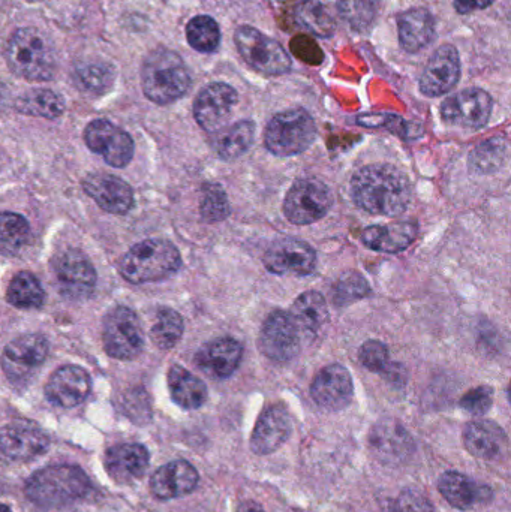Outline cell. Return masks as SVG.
I'll list each match as a JSON object with an SVG mask.
<instances>
[{
    "instance_id": "30",
    "label": "cell",
    "mask_w": 511,
    "mask_h": 512,
    "mask_svg": "<svg viewBox=\"0 0 511 512\" xmlns=\"http://www.w3.org/2000/svg\"><path fill=\"white\" fill-rule=\"evenodd\" d=\"M255 138V125L251 120H240L219 129L210 140L213 152L224 161H234L251 149Z\"/></svg>"
},
{
    "instance_id": "27",
    "label": "cell",
    "mask_w": 511,
    "mask_h": 512,
    "mask_svg": "<svg viewBox=\"0 0 511 512\" xmlns=\"http://www.w3.org/2000/svg\"><path fill=\"white\" fill-rule=\"evenodd\" d=\"M416 222H395L389 225H372L362 233V242L366 248L383 254H399L410 248L416 240Z\"/></svg>"
},
{
    "instance_id": "35",
    "label": "cell",
    "mask_w": 511,
    "mask_h": 512,
    "mask_svg": "<svg viewBox=\"0 0 511 512\" xmlns=\"http://www.w3.org/2000/svg\"><path fill=\"white\" fill-rule=\"evenodd\" d=\"M6 300L18 309H38L44 304L45 291L38 277L29 271H20L9 283Z\"/></svg>"
},
{
    "instance_id": "17",
    "label": "cell",
    "mask_w": 511,
    "mask_h": 512,
    "mask_svg": "<svg viewBox=\"0 0 511 512\" xmlns=\"http://www.w3.org/2000/svg\"><path fill=\"white\" fill-rule=\"evenodd\" d=\"M461 78V59L453 45H443L435 50L420 77V92L429 98L449 93Z\"/></svg>"
},
{
    "instance_id": "49",
    "label": "cell",
    "mask_w": 511,
    "mask_h": 512,
    "mask_svg": "<svg viewBox=\"0 0 511 512\" xmlns=\"http://www.w3.org/2000/svg\"><path fill=\"white\" fill-rule=\"evenodd\" d=\"M237 512H264V510L258 502L248 501L243 502V504L237 508Z\"/></svg>"
},
{
    "instance_id": "2",
    "label": "cell",
    "mask_w": 511,
    "mask_h": 512,
    "mask_svg": "<svg viewBox=\"0 0 511 512\" xmlns=\"http://www.w3.org/2000/svg\"><path fill=\"white\" fill-rule=\"evenodd\" d=\"M192 86L188 66L176 51L156 48L141 66V87L147 99L168 105L183 98Z\"/></svg>"
},
{
    "instance_id": "6",
    "label": "cell",
    "mask_w": 511,
    "mask_h": 512,
    "mask_svg": "<svg viewBox=\"0 0 511 512\" xmlns=\"http://www.w3.org/2000/svg\"><path fill=\"white\" fill-rule=\"evenodd\" d=\"M317 125L303 108L282 111L272 117L264 131L267 150L279 158L300 155L314 144Z\"/></svg>"
},
{
    "instance_id": "16",
    "label": "cell",
    "mask_w": 511,
    "mask_h": 512,
    "mask_svg": "<svg viewBox=\"0 0 511 512\" xmlns=\"http://www.w3.org/2000/svg\"><path fill=\"white\" fill-rule=\"evenodd\" d=\"M264 265L270 273L284 276H308L315 270L317 254L308 243L297 239H284L273 243L263 258Z\"/></svg>"
},
{
    "instance_id": "21",
    "label": "cell",
    "mask_w": 511,
    "mask_h": 512,
    "mask_svg": "<svg viewBox=\"0 0 511 512\" xmlns=\"http://www.w3.org/2000/svg\"><path fill=\"white\" fill-rule=\"evenodd\" d=\"M293 420L284 405H272L264 409L255 424L251 438V450L258 456L275 453L290 438Z\"/></svg>"
},
{
    "instance_id": "47",
    "label": "cell",
    "mask_w": 511,
    "mask_h": 512,
    "mask_svg": "<svg viewBox=\"0 0 511 512\" xmlns=\"http://www.w3.org/2000/svg\"><path fill=\"white\" fill-rule=\"evenodd\" d=\"M492 402H494V391L491 387L483 385L468 391L461 399V406L468 414L482 417L491 409Z\"/></svg>"
},
{
    "instance_id": "25",
    "label": "cell",
    "mask_w": 511,
    "mask_h": 512,
    "mask_svg": "<svg viewBox=\"0 0 511 512\" xmlns=\"http://www.w3.org/2000/svg\"><path fill=\"white\" fill-rule=\"evenodd\" d=\"M198 477L197 469L185 460H176V462L167 463L159 468L153 474L150 480V490L156 498L161 501H170V499L182 498L194 492L197 487Z\"/></svg>"
},
{
    "instance_id": "18",
    "label": "cell",
    "mask_w": 511,
    "mask_h": 512,
    "mask_svg": "<svg viewBox=\"0 0 511 512\" xmlns=\"http://www.w3.org/2000/svg\"><path fill=\"white\" fill-rule=\"evenodd\" d=\"M311 396L327 411H341L350 405L354 396L351 373L341 364H329L320 370L311 385Z\"/></svg>"
},
{
    "instance_id": "44",
    "label": "cell",
    "mask_w": 511,
    "mask_h": 512,
    "mask_svg": "<svg viewBox=\"0 0 511 512\" xmlns=\"http://www.w3.org/2000/svg\"><path fill=\"white\" fill-rule=\"evenodd\" d=\"M368 282L359 273H348L339 280L335 288V303L338 306H348L354 301L362 300L369 295Z\"/></svg>"
},
{
    "instance_id": "22",
    "label": "cell",
    "mask_w": 511,
    "mask_h": 512,
    "mask_svg": "<svg viewBox=\"0 0 511 512\" xmlns=\"http://www.w3.org/2000/svg\"><path fill=\"white\" fill-rule=\"evenodd\" d=\"M90 388L92 381L83 367L63 366L48 379L45 397L60 408H75L87 399Z\"/></svg>"
},
{
    "instance_id": "24",
    "label": "cell",
    "mask_w": 511,
    "mask_h": 512,
    "mask_svg": "<svg viewBox=\"0 0 511 512\" xmlns=\"http://www.w3.org/2000/svg\"><path fill=\"white\" fill-rule=\"evenodd\" d=\"M464 444L474 457L486 462L501 460L509 451L506 432L489 420L471 421L465 429Z\"/></svg>"
},
{
    "instance_id": "46",
    "label": "cell",
    "mask_w": 511,
    "mask_h": 512,
    "mask_svg": "<svg viewBox=\"0 0 511 512\" xmlns=\"http://www.w3.org/2000/svg\"><path fill=\"white\" fill-rule=\"evenodd\" d=\"M360 361L371 372H384L389 367V349L378 340H369L360 348Z\"/></svg>"
},
{
    "instance_id": "32",
    "label": "cell",
    "mask_w": 511,
    "mask_h": 512,
    "mask_svg": "<svg viewBox=\"0 0 511 512\" xmlns=\"http://www.w3.org/2000/svg\"><path fill=\"white\" fill-rule=\"evenodd\" d=\"M168 388H170L171 399L180 408L194 411L206 403V384L179 364H174L168 370Z\"/></svg>"
},
{
    "instance_id": "50",
    "label": "cell",
    "mask_w": 511,
    "mask_h": 512,
    "mask_svg": "<svg viewBox=\"0 0 511 512\" xmlns=\"http://www.w3.org/2000/svg\"><path fill=\"white\" fill-rule=\"evenodd\" d=\"M0 512H12L11 508L6 507V505H0Z\"/></svg>"
},
{
    "instance_id": "14",
    "label": "cell",
    "mask_w": 511,
    "mask_h": 512,
    "mask_svg": "<svg viewBox=\"0 0 511 512\" xmlns=\"http://www.w3.org/2000/svg\"><path fill=\"white\" fill-rule=\"evenodd\" d=\"M239 101L236 89L230 84L213 83L198 93L194 102V117L201 129L215 134L227 126Z\"/></svg>"
},
{
    "instance_id": "31",
    "label": "cell",
    "mask_w": 511,
    "mask_h": 512,
    "mask_svg": "<svg viewBox=\"0 0 511 512\" xmlns=\"http://www.w3.org/2000/svg\"><path fill=\"white\" fill-rule=\"evenodd\" d=\"M443 498L456 510H473L480 501L485 499L489 489L479 486L476 481L461 472H446L438 483Z\"/></svg>"
},
{
    "instance_id": "37",
    "label": "cell",
    "mask_w": 511,
    "mask_h": 512,
    "mask_svg": "<svg viewBox=\"0 0 511 512\" xmlns=\"http://www.w3.org/2000/svg\"><path fill=\"white\" fill-rule=\"evenodd\" d=\"M75 83L81 90L93 95H104L113 87L116 71L107 62H90L78 65L74 72Z\"/></svg>"
},
{
    "instance_id": "19",
    "label": "cell",
    "mask_w": 511,
    "mask_h": 512,
    "mask_svg": "<svg viewBox=\"0 0 511 512\" xmlns=\"http://www.w3.org/2000/svg\"><path fill=\"white\" fill-rule=\"evenodd\" d=\"M48 447V436L30 421H12L0 430V453L8 459L24 462L45 453Z\"/></svg>"
},
{
    "instance_id": "15",
    "label": "cell",
    "mask_w": 511,
    "mask_h": 512,
    "mask_svg": "<svg viewBox=\"0 0 511 512\" xmlns=\"http://www.w3.org/2000/svg\"><path fill=\"white\" fill-rule=\"evenodd\" d=\"M48 357V342L42 334H23L6 345L2 366L11 381L30 378Z\"/></svg>"
},
{
    "instance_id": "39",
    "label": "cell",
    "mask_w": 511,
    "mask_h": 512,
    "mask_svg": "<svg viewBox=\"0 0 511 512\" xmlns=\"http://www.w3.org/2000/svg\"><path fill=\"white\" fill-rule=\"evenodd\" d=\"M183 330H185V324H183L180 313L164 307L156 315L155 324L150 330V337L159 349L168 351V349H173L182 339Z\"/></svg>"
},
{
    "instance_id": "1",
    "label": "cell",
    "mask_w": 511,
    "mask_h": 512,
    "mask_svg": "<svg viewBox=\"0 0 511 512\" xmlns=\"http://www.w3.org/2000/svg\"><path fill=\"white\" fill-rule=\"evenodd\" d=\"M351 195L359 209L371 215L401 216L413 197L410 180L389 164L363 167L351 180Z\"/></svg>"
},
{
    "instance_id": "9",
    "label": "cell",
    "mask_w": 511,
    "mask_h": 512,
    "mask_svg": "<svg viewBox=\"0 0 511 512\" xmlns=\"http://www.w3.org/2000/svg\"><path fill=\"white\" fill-rule=\"evenodd\" d=\"M333 206V195L320 180L302 179L294 182L284 201V215L294 225L321 221Z\"/></svg>"
},
{
    "instance_id": "41",
    "label": "cell",
    "mask_w": 511,
    "mask_h": 512,
    "mask_svg": "<svg viewBox=\"0 0 511 512\" xmlns=\"http://www.w3.org/2000/svg\"><path fill=\"white\" fill-rule=\"evenodd\" d=\"M294 17L299 21L300 26L315 35L327 38L335 32V21L332 15L317 0H306L302 5L297 6Z\"/></svg>"
},
{
    "instance_id": "48",
    "label": "cell",
    "mask_w": 511,
    "mask_h": 512,
    "mask_svg": "<svg viewBox=\"0 0 511 512\" xmlns=\"http://www.w3.org/2000/svg\"><path fill=\"white\" fill-rule=\"evenodd\" d=\"M495 0H455V9L459 14H471V12L486 9L494 3Z\"/></svg>"
},
{
    "instance_id": "33",
    "label": "cell",
    "mask_w": 511,
    "mask_h": 512,
    "mask_svg": "<svg viewBox=\"0 0 511 512\" xmlns=\"http://www.w3.org/2000/svg\"><path fill=\"white\" fill-rule=\"evenodd\" d=\"M371 445L375 453L386 462H402L410 454V448H413L410 436L395 421L378 424L372 430Z\"/></svg>"
},
{
    "instance_id": "40",
    "label": "cell",
    "mask_w": 511,
    "mask_h": 512,
    "mask_svg": "<svg viewBox=\"0 0 511 512\" xmlns=\"http://www.w3.org/2000/svg\"><path fill=\"white\" fill-rule=\"evenodd\" d=\"M186 39L195 51L213 53L221 44V29L209 15H197L186 26Z\"/></svg>"
},
{
    "instance_id": "45",
    "label": "cell",
    "mask_w": 511,
    "mask_h": 512,
    "mask_svg": "<svg viewBox=\"0 0 511 512\" xmlns=\"http://www.w3.org/2000/svg\"><path fill=\"white\" fill-rule=\"evenodd\" d=\"M387 512H435L429 499L419 490L408 489L389 502Z\"/></svg>"
},
{
    "instance_id": "28",
    "label": "cell",
    "mask_w": 511,
    "mask_h": 512,
    "mask_svg": "<svg viewBox=\"0 0 511 512\" xmlns=\"http://www.w3.org/2000/svg\"><path fill=\"white\" fill-rule=\"evenodd\" d=\"M399 44L407 53H419L435 38L437 23L425 8H413L398 20Z\"/></svg>"
},
{
    "instance_id": "42",
    "label": "cell",
    "mask_w": 511,
    "mask_h": 512,
    "mask_svg": "<svg viewBox=\"0 0 511 512\" xmlns=\"http://www.w3.org/2000/svg\"><path fill=\"white\" fill-rule=\"evenodd\" d=\"M339 14L354 30L368 29L377 17V0H339Z\"/></svg>"
},
{
    "instance_id": "20",
    "label": "cell",
    "mask_w": 511,
    "mask_h": 512,
    "mask_svg": "<svg viewBox=\"0 0 511 512\" xmlns=\"http://www.w3.org/2000/svg\"><path fill=\"white\" fill-rule=\"evenodd\" d=\"M83 189L102 210L111 215H126L134 206L131 186L113 174H89L84 177Z\"/></svg>"
},
{
    "instance_id": "36",
    "label": "cell",
    "mask_w": 511,
    "mask_h": 512,
    "mask_svg": "<svg viewBox=\"0 0 511 512\" xmlns=\"http://www.w3.org/2000/svg\"><path fill=\"white\" fill-rule=\"evenodd\" d=\"M507 158H509L507 141L503 137H494L479 144L471 152L468 165L473 173L492 174L506 165Z\"/></svg>"
},
{
    "instance_id": "13",
    "label": "cell",
    "mask_w": 511,
    "mask_h": 512,
    "mask_svg": "<svg viewBox=\"0 0 511 512\" xmlns=\"http://www.w3.org/2000/svg\"><path fill=\"white\" fill-rule=\"evenodd\" d=\"M54 274L60 294L69 300H84L96 286V271L86 255L69 249L53 261Z\"/></svg>"
},
{
    "instance_id": "7",
    "label": "cell",
    "mask_w": 511,
    "mask_h": 512,
    "mask_svg": "<svg viewBox=\"0 0 511 512\" xmlns=\"http://www.w3.org/2000/svg\"><path fill=\"white\" fill-rule=\"evenodd\" d=\"M237 50L255 71L266 75H282L290 72L291 57L275 39L264 35L251 26H240L234 33Z\"/></svg>"
},
{
    "instance_id": "3",
    "label": "cell",
    "mask_w": 511,
    "mask_h": 512,
    "mask_svg": "<svg viewBox=\"0 0 511 512\" xmlns=\"http://www.w3.org/2000/svg\"><path fill=\"white\" fill-rule=\"evenodd\" d=\"M6 62L17 77L50 81L57 72V54L50 38L35 27L15 30L6 45Z\"/></svg>"
},
{
    "instance_id": "51",
    "label": "cell",
    "mask_w": 511,
    "mask_h": 512,
    "mask_svg": "<svg viewBox=\"0 0 511 512\" xmlns=\"http://www.w3.org/2000/svg\"><path fill=\"white\" fill-rule=\"evenodd\" d=\"M27 2H30V3H41V2H47V0H27Z\"/></svg>"
},
{
    "instance_id": "43",
    "label": "cell",
    "mask_w": 511,
    "mask_h": 512,
    "mask_svg": "<svg viewBox=\"0 0 511 512\" xmlns=\"http://www.w3.org/2000/svg\"><path fill=\"white\" fill-rule=\"evenodd\" d=\"M200 215L206 222H221L230 215L227 194L216 183H206L201 189Z\"/></svg>"
},
{
    "instance_id": "5",
    "label": "cell",
    "mask_w": 511,
    "mask_h": 512,
    "mask_svg": "<svg viewBox=\"0 0 511 512\" xmlns=\"http://www.w3.org/2000/svg\"><path fill=\"white\" fill-rule=\"evenodd\" d=\"M182 267V256L168 240L150 239L132 246L120 259L123 279L134 285L158 282L173 276Z\"/></svg>"
},
{
    "instance_id": "8",
    "label": "cell",
    "mask_w": 511,
    "mask_h": 512,
    "mask_svg": "<svg viewBox=\"0 0 511 512\" xmlns=\"http://www.w3.org/2000/svg\"><path fill=\"white\" fill-rule=\"evenodd\" d=\"M102 340L110 357L122 361L137 358L144 348L143 327L137 313L126 306L114 307L105 316Z\"/></svg>"
},
{
    "instance_id": "10",
    "label": "cell",
    "mask_w": 511,
    "mask_h": 512,
    "mask_svg": "<svg viewBox=\"0 0 511 512\" xmlns=\"http://www.w3.org/2000/svg\"><path fill=\"white\" fill-rule=\"evenodd\" d=\"M494 101L485 90L470 87L449 96L441 104V117L450 126L464 129H482L491 119Z\"/></svg>"
},
{
    "instance_id": "26",
    "label": "cell",
    "mask_w": 511,
    "mask_h": 512,
    "mask_svg": "<svg viewBox=\"0 0 511 512\" xmlns=\"http://www.w3.org/2000/svg\"><path fill=\"white\" fill-rule=\"evenodd\" d=\"M107 472L119 484L140 480L149 466V453L140 444H119L111 447L105 456Z\"/></svg>"
},
{
    "instance_id": "12",
    "label": "cell",
    "mask_w": 511,
    "mask_h": 512,
    "mask_svg": "<svg viewBox=\"0 0 511 512\" xmlns=\"http://www.w3.org/2000/svg\"><path fill=\"white\" fill-rule=\"evenodd\" d=\"M258 346L267 358L276 363H288L299 355L302 342L290 312L275 310L267 316Z\"/></svg>"
},
{
    "instance_id": "11",
    "label": "cell",
    "mask_w": 511,
    "mask_h": 512,
    "mask_svg": "<svg viewBox=\"0 0 511 512\" xmlns=\"http://www.w3.org/2000/svg\"><path fill=\"white\" fill-rule=\"evenodd\" d=\"M84 141L108 165L123 168L134 158V141L128 132L105 119L93 120L84 131Z\"/></svg>"
},
{
    "instance_id": "34",
    "label": "cell",
    "mask_w": 511,
    "mask_h": 512,
    "mask_svg": "<svg viewBox=\"0 0 511 512\" xmlns=\"http://www.w3.org/2000/svg\"><path fill=\"white\" fill-rule=\"evenodd\" d=\"M14 108L26 116L54 120L59 119L65 111V101L53 90L32 89L15 99Z\"/></svg>"
},
{
    "instance_id": "29",
    "label": "cell",
    "mask_w": 511,
    "mask_h": 512,
    "mask_svg": "<svg viewBox=\"0 0 511 512\" xmlns=\"http://www.w3.org/2000/svg\"><path fill=\"white\" fill-rule=\"evenodd\" d=\"M290 315L300 336L315 337L329 321V307L320 292L306 291L296 298Z\"/></svg>"
},
{
    "instance_id": "4",
    "label": "cell",
    "mask_w": 511,
    "mask_h": 512,
    "mask_svg": "<svg viewBox=\"0 0 511 512\" xmlns=\"http://www.w3.org/2000/svg\"><path fill=\"white\" fill-rule=\"evenodd\" d=\"M90 490L86 472L78 466L56 465L39 469L27 480V499L42 508H57L84 498Z\"/></svg>"
},
{
    "instance_id": "23",
    "label": "cell",
    "mask_w": 511,
    "mask_h": 512,
    "mask_svg": "<svg viewBox=\"0 0 511 512\" xmlns=\"http://www.w3.org/2000/svg\"><path fill=\"white\" fill-rule=\"evenodd\" d=\"M243 358V346L233 337L212 340L198 349L195 355L197 366L213 378H230Z\"/></svg>"
},
{
    "instance_id": "38",
    "label": "cell",
    "mask_w": 511,
    "mask_h": 512,
    "mask_svg": "<svg viewBox=\"0 0 511 512\" xmlns=\"http://www.w3.org/2000/svg\"><path fill=\"white\" fill-rule=\"evenodd\" d=\"M30 239V225L17 213H0V254L17 255Z\"/></svg>"
}]
</instances>
